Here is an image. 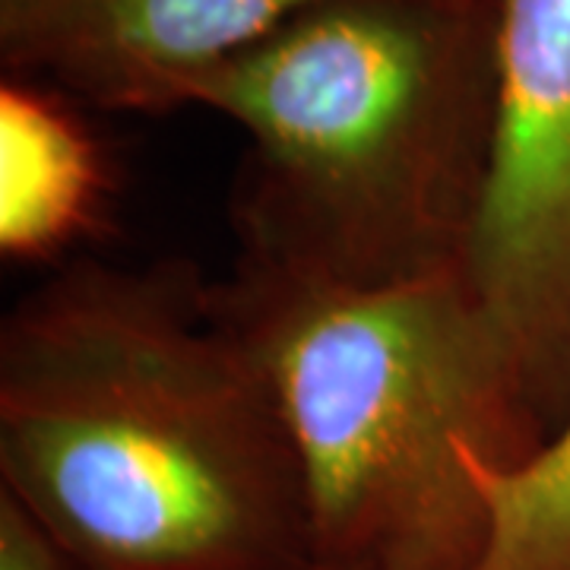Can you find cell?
Segmentation results:
<instances>
[{
  "label": "cell",
  "mask_w": 570,
  "mask_h": 570,
  "mask_svg": "<svg viewBox=\"0 0 570 570\" xmlns=\"http://www.w3.org/2000/svg\"><path fill=\"white\" fill-rule=\"evenodd\" d=\"M245 134L238 261L346 288L466 264L494 134V0H321L187 82Z\"/></svg>",
  "instance_id": "7a4b0ae2"
},
{
  "label": "cell",
  "mask_w": 570,
  "mask_h": 570,
  "mask_svg": "<svg viewBox=\"0 0 570 570\" xmlns=\"http://www.w3.org/2000/svg\"><path fill=\"white\" fill-rule=\"evenodd\" d=\"M0 489L82 570H298L305 482L216 283L70 261L0 326Z\"/></svg>",
  "instance_id": "6da1fadb"
},
{
  "label": "cell",
  "mask_w": 570,
  "mask_h": 570,
  "mask_svg": "<svg viewBox=\"0 0 570 570\" xmlns=\"http://www.w3.org/2000/svg\"><path fill=\"white\" fill-rule=\"evenodd\" d=\"M0 570H82L39 520L0 489Z\"/></svg>",
  "instance_id": "ba28073f"
},
{
  "label": "cell",
  "mask_w": 570,
  "mask_h": 570,
  "mask_svg": "<svg viewBox=\"0 0 570 570\" xmlns=\"http://www.w3.org/2000/svg\"><path fill=\"white\" fill-rule=\"evenodd\" d=\"M298 570H330V568H321V564H314V561H307L305 568H298Z\"/></svg>",
  "instance_id": "9c48e42d"
},
{
  "label": "cell",
  "mask_w": 570,
  "mask_h": 570,
  "mask_svg": "<svg viewBox=\"0 0 570 570\" xmlns=\"http://www.w3.org/2000/svg\"><path fill=\"white\" fill-rule=\"evenodd\" d=\"M80 102L39 80L0 82V254L51 264L105 225L115 178Z\"/></svg>",
  "instance_id": "8992f818"
},
{
  "label": "cell",
  "mask_w": 570,
  "mask_h": 570,
  "mask_svg": "<svg viewBox=\"0 0 570 570\" xmlns=\"http://www.w3.org/2000/svg\"><path fill=\"white\" fill-rule=\"evenodd\" d=\"M216 295L283 412L311 561L472 570L489 517L460 448L517 466L549 434L466 273L346 288L238 261Z\"/></svg>",
  "instance_id": "3957f363"
},
{
  "label": "cell",
  "mask_w": 570,
  "mask_h": 570,
  "mask_svg": "<svg viewBox=\"0 0 570 570\" xmlns=\"http://www.w3.org/2000/svg\"><path fill=\"white\" fill-rule=\"evenodd\" d=\"M321 0H0V67L102 111L165 115L187 82Z\"/></svg>",
  "instance_id": "5b68a950"
},
{
  "label": "cell",
  "mask_w": 570,
  "mask_h": 570,
  "mask_svg": "<svg viewBox=\"0 0 570 570\" xmlns=\"http://www.w3.org/2000/svg\"><path fill=\"white\" fill-rule=\"evenodd\" d=\"M460 453L489 517L472 570H570V406L517 466H491L469 444Z\"/></svg>",
  "instance_id": "52a82bcc"
},
{
  "label": "cell",
  "mask_w": 570,
  "mask_h": 570,
  "mask_svg": "<svg viewBox=\"0 0 570 570\" xmlns=\"http://www.w3.org/2000/svg\"><path fill=\"white\" fill-rule=\"evenodd\" d=\"M463 273L551 434L570 406V0H494V134Z\"/></svg>",
  "instance_id": "277c9868"
}]
</instances>
